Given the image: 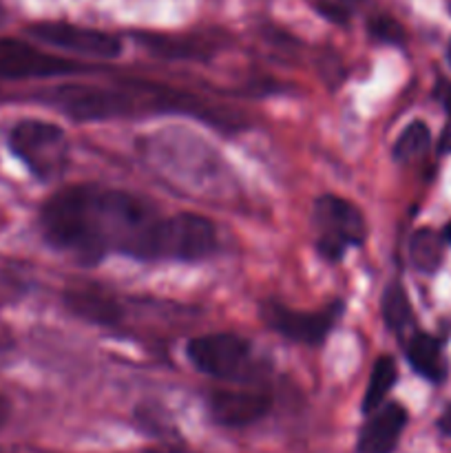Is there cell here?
Masks as SVG:
<instances>
[{"instance_id": "cell-22", "label": "cell", "mask_w": 451, "mask_h": 453, "mask_svg": "<svg viewBox=\"0 0 451 453\" xmlns=\"http://www.w3.org/2000/svg\"><path fill=\"white\" fill-rule=\"evenodd\" d=\"M442 239H445V242L451 246V221L445 226V230H442Z\"/></svg>"}, {"instance_id": "cell-3", "label": "cell", "mask_w": 451, "mask_h": 453, "mask_svg": "<svg viewBox=\"0 0 451 453\" xmlns=\"http://www.w3.org/2000/svg\"><path fill=\"white\" fill-rule=\"evenodd\" d=\"M317 228V252L330 264H339L348 248L365 242L367 226L363 212L352 202L336 195H323L312 211Z\"/></svg>"}, {"instance_id": "cell-2", "label": "cell", "mask_w": 451, "mask_h": 453, "mask_svg": "<svg viewBox=\"0 0 451 453\" xmlns=\"http://www.w3.org/2000/svg\"><path fill=\"white\" fill-rule=\"evenodd\" d=\"M9 149L40 181H53L69 164V140L57 124L22 119L9 133Z\"/></svg>"}, {"instance_id": "cell-24", "label": "cell", "mask_w": 451, "mask_h": 453, "mask_svg": "<svg viewBox=\"0 0 451 453\" xmlns=\"http://www.w3.org/2000/svg\"><path fill=\"white\" fill-rule=\"evenodd\" d=\"M4 20H7V9H4V3L0 0V25H3Z\"/></svg>"}, {"instance_id": "cell-9", "label": "cell", "mask_w": 451, "mask_h": 453, "mask_svg": "<svg viewBox=\"0 0 451 453\" xmlns=\"http://www.w3.org/2000/svg\"><path fill=\"white\" fill-rule=\"evenodd\" d=\"M210 418L221 427H250L272 410V398L264 392H215L208 401Z\"/></svg>"}, {"instance_id": "cell-13", "label": "cell", "mask_w": 451, "mask_h": 453, "mask_svg": "<svg viewBox=\"0 0 451 453\" xmlns=\"http://www.w3.org/2000/svg\"><path fill=\"white\" fill-rule=\"evenodd\" d=\"M407 361L414 367L416 374H420L423 379L432 380V383H442L447 376V365L445 358H442L440 343H438L433 336L414 334L407 343Z\"/></svg>"}, {"instance_id": "cell-25", "label": "cell", "mask_w": 451, "mask_h": 453, "mask_svg": "<svg viewBox=\"0 0 451 453\" xmlns=\"http://www.w3.org/2000/svg\"><path fill=\"white\" fill-rule=\"evenodd\" d=\"M447 58H449V62H451V42H449V49H447Z\"/></svg>"}, {"instance_id": "cell-7", "label": "cell", "mask_w": 451, "mask_h": 453, "mask_svg": "<svg viewBox=\"0 0 451 453\" xmlns=\"http://www.w3.org/2000/svg\"><path fill=\"white\" fill-rule=\"evenodd\" d=\"M29 35L49 47L65 49V51L80 53L87 58H102L111 60L122 53V40L106 31L91 29V27H78L71 22H38L31 25Z\"/></svg>"}, {"instance_id": "cell-5", "label": "cell", "mask_w": 451, "mask_h": 453, "mask_svg": "<svg viewBox=\"0 0 451 453\" xmlns=\"http://www.w3.org/2000/svg\"><path fill=\"white\" fill-rule=\"evenodd\" d=\"M217 248V230L206 217L193 212L164 217L157 237V259L202 261Z\"/></svg>"}, {"instance_id": "cell-17", "label": "cell", "mask_w": 451, "mask_h": 453, "mask_svg": "<svg viewBox=\"0 0 451 453\" xmlns=\"http://www.w3.org/2000/svg\"><path fill=\"white\" fill-rule=\"evenodd\" d=\"M429 142H432V133H429L427 124L424 122H411L405 131L401 133V137L394 144V159L402 164H409L414 159L423 157L429 149Z\"/></svg>"}, {"instance_id": "cell-21", "label": "cell", "mask_w": 451, "mask_h": 453, "mask_svg": "<svg viewBox=\"0 0 451 453\" xmlns=\"http://www.w3.org/2000/svg\"><path fill=\"white\" fill-rule=\"evenodd\" d=\"M442 104H445L447 113H449V115H451V87H447L445 96H442Z\"/></svg>"}, {"instance_id": "cell-16", "label": "cell", "mask_w": 451, "mask_h": 453, "mask_svg": "<svg viewBox=\"0 0 451 453\" xmlns=\"http://www.w3.org/2000/svg\"><path fill=\"white\" fill-rule=\"evenodd\" d=\"M380 312H383V321L389 330L401 332L411 323V303L407 290L398 281L389 283L383 292V301H380Z\"/></svg>"}, {"instance_id": "cell-14", "label": "cell", "mask_w": 451, "mask_h": 453, "mask_svg": "<svg viewBox=\"0 0 451 453\" xmlns=\"http://www.w3.org/2000/svg\"><path fill=\"white\" fill-rule=\"evenodd\" d=\"M396 379H398L396 361H394L392 357H380L378 361L374 363V367H371L370 380H367V389L361 405L363 414L370 416L371 411H376L380 405H383L387 394L392 392Z\"/></svg>"}, {"instance_id": "cell-20", "label": "cell", "mask_w": 451, "mask_h": 453, "mask_svg": "<svg viewBox=\"0 0 451 453\" xmlns=\"http://www.w3.org/2000/svg\"><path fill=\"white\" fill-rule=\"evenodd\" d=\"M438 427H440L442 434H447V436H451V405L447 407L445 414L440 416V420H438Z\"/></svg>"}, {"instance_id": "cell-12", "label": "cell", "mask_w": 451, "mask_h": 453, "mask_svg": "<svg viewBox=\"0 0 451 453\" xmlns=\"http://www.w3.org/2000/svg\"><path fill=\"white\" fill-rule=\"evenodd\" d=\"M65 303L75 317L96 323V326H115L122 319V308L118 301L88 288L69 290L65 295Z\"/></svg>"}, {"instance_id": "cell-19", "label": "cell", "mask_w": 451, "mask_h": 453, "mask_svg": "<svg viewBox=\"0 0 451 453\" xmlns=\"http://www.w3.org/2000/svg\"><path fill=\"white\" fill-rule=\"evenodd\" d=\"M370 34L374 35V38L383 40V42H387V44H401L402 38H405V31H402V27L398 25L394 18H387V16L371 18V20H370Z\"/></svg>"}, {"instance_id": "cell-4", "label": "cell", "mask_w": 451, "mask_h": 453, "mask_svg": "<svg viewBox=\"0 0 451 453\" xmlns=\"http://www.w3.org/2000/svg\"><path fill=\"white\" fill-rule=\"evenodd\" d=\"M190 363L202 374L221 380H243L252 374V348L243 336L233 332L197 336L186 348Z\"/></svg>"}, {"instance_id": "cell-6", "label": "cell", "mask_w": 451, "mask_h": 453, "mask_svg": "<svg viewBox=\"0 0 451 453\" xmlns=\"http://www.w3.org/2000/svg\"><path fill=\"white\" fill-rule=\"evenodd\" d=\"M259 312L265 326L277 332V334L296 341V343L318 345L330 334L334 323L343 314V303L334 301V303L327 305L325 310H318V312H301V310H292L287 305L279 303V301L268 299L261 303Z\"/></svg>"}, {"instance_id": "cell-18", "label": "cell", "mask_w": 451, "mask_h": 453, "mask_svg": "<svg viewBox=\"0 0 451 453\" xmlns=\"http://www.w3.org/2000/svg\"><path fill=\"white\" fill-rule=\"evenodd\" d=\"M363 4V0H314V7L321 16H325L332 22H348L352 13Z\"/></svg>"}, {"instance_id": "cell-10", "label": "cell", "mask_w": 451, "mask_h": 453, "mask_svg": "<svg viewBox=\"0 0 451 453\" xmlns=\"http://www.w3.org/2000/svg\"><path fill=\"white\" fill-rule=\"evenodd\" d=\"M56 102L65 113L75 119H106L122 115L126 100L118 93L91 87H62L56 91Z\"/></svg>"}, {"instance_id": "cell-1", "label": "cell", "mask_w": 451, "mask_h": 453, "mask_svg": "<svg viewBox=\"0 0 451 453\" xmlns=\"http://www.w3.org/2000/svg\"><path fill=\"white\" fill-rule=\"evenodd\" d=\"M162 217L126 190L75 184L57 190L40 211L42 234L78 264L96 265L109 252L157 261Z\"/></svg>"}, {"instance_id": "cell-15", "label": "cell", "mask_w": 451, "mask_h": 453, "mask_svg": "<svg viewBox=\"0 0 451 453\" xmlns=\"http://www.w3.org/2000/svg\"><path fill=\"white\" fill-rule=\"evenodd\" d=\"M442 252H445V239L432 228H420L411 234L409 257L411 264L420 273H436L442 264Z\"/></svg>"}, {"instance_id": "cell-8", "label": "cell", "mask_w": 451, "mask_h": 453, "mask_svg": "<svg viewBox=\"0 0 451 453\" xmlns=\"http://www.w3.org/2000/svg\"><path fill=\"white\" fill-rule=\"evenodd\" d=\"M80 71H84V66L78 62L44 53L20 40L0 38V80L56 78Z\"/></svg>"}, {"instance_id": "cell-23", "label": "cell", "mask_w": 451, "mask_h": 453, "mask_svg": "<svg viewBox=\"0 0 451 453\" xmlns=\"http://www.w3.org/2000/svg\"><path fill=\"white\" fill-rule=\"evenodd\" d=\"M4 418H7V403L0 401V423H3Z\"/></svg>"}, {"instance_id": "cell-11", "label": "cell", "mask_w": 451, "mask_h": 453, "mask_svg": "<svg viewBox=\"0 0 451 453\" xmlns=\"http://www.w3.org/2000/svg\"><path fill=\"white\" fill-rule=\"evenodd\" d=\"M407 425V410L398 403H387L371 411L370 420L358 434V453H392Z\"/></svg>"}]
</instances>
